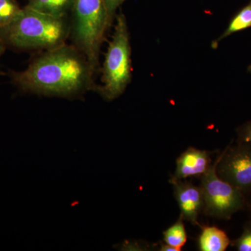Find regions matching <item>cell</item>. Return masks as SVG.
Segmentation results:
<instances>
[{
	"mask_svg": "<svg viewBox=\"0 0 251 251\" xmlns=\"http://www.w3.org/2000/svg\"><path fill=\"white\" fill-rule=\"evenodd\" d=\"M96 71L75 46L63 44L34 59L25 70L13 72L14 85L27 93L75 98L94 90Z\"/></svg>",
	"mask_w": 251,
	"mask_h": 251,
	"instance_id": "cell-1",
	"label": "cell"
},
{
	"mask_svg": "<svg viewBox=\"0 0 251 251\" xmlns=\"http://www.w3.org/2000/svg\"><path fill=\"white\" fill-rule=\"evenodd\" d=\"M70 34L67 17H55L25 6L12 22L0 27L6 46L19 49L49 50L66 44Z\"/></svg>",
	"mask_w": 251,
	"mask_h": 251,
	"instance_id": "cell-2",
	"label": "cell"
},
{
	"mask_svg": "<svg viewBox=\"0 0 251 251\" xmlns=\"http://www.w3.org/2000/svg\"><path fill=\"white\" fill-rule=\"evenodd\" d=\"M131 49L129 31L124 14L117 16L112 40L102 69L101 85L95 90L105 100L112 101L125 92L131 80Z\"/></svg>",
	"mask_w": 251,
	"mask_h": 251,
	"instance_id": "cell-3",
	"label": "cell"
},
{
	"mask_svg": "<svg viewBox=\"0 0 251 251\" xmlns=\"http://www.w3.org/2000/svg\"><path fill=\"white\" fill-rule=\"evenodd\" d=\"M72 12L70 33L74 46L97 71L100 47L109 28L104 0H74Z\"/></svg>",
	"mask_w": 251,
	"mask_h": 251,
	"instance_id": "cell-4",
	"label": "cell"
},
{
	"mask_svg": "<svg viewBox=\"0 0 251 251\" xmlns=\"http://www.w3.org/2000/svg\"><path fill=\"white\" fill-rule=\"evenodd\" d=\"M219 156L201 176L204 213L216 219L229 220L245 205L244 194L221 179L216 172Z\"/></svg>",
	"mask_w": 251,
	"mask_h": 251,
	"instance_id": "cell-5",
	"label": "cell"
},
{
	"mask_svg": "<svg viewBox=\"0 0 251 251\" xmlns=\"http://www.w3.org/2000/svg\"><path fill=\"white\" fill-rule=\"evenodd\" d=\"M216 172L221 179L240 190L251 192V145L238 142L219 155Z\"/></svg>",
	"mask_w": 251,
	"mask_h": 251,
	"instance_id": "cell-6",
	"label": "cell"
},
{
	"mask_svg": "<svg viewBox=\"0 0 251 251\" xmlns=\"http://www.w3.org/2000/svg\"><path fill=\"white\" fill-rule=\"evenodd\" d=\"M174 196L178 203L183 220L198 225V216L204 209V199L201 187L188 181H173Z\"/></svg>",
	"mask_w": 251,
	"mask_h": 251,
	"instance_id": "cell-7",
	"label": "cell"
},
{
	"mask_svg": "<svg viewBox=\"0 0 251 251\" xmlns=\"http://www.w3.org/2000/svg\"><path fill=\"white\" fill-rule=\"evenodd\" d=\"M210 153L189 148L176 159V170L170 182L193 176H202L211 166Z\"/></svg>",
	"mask_w": 251,
	"mask_h": 251,
	"instance_id": "cell-8",
	"label": "cell"
},
{
	"mask_svg": "<svg viewBox=\"0 0 251 251\" xmlns=\"http://www.w3.org/2000/svg\"><path fill=\"white\" fill-rule=\"evenodd\" d=\"M230 244L226 232L215 226L202 227L198 238V248L201 251H225Z\"/></svg>",
	"mask_w": 251,
	"mask_h": 251,
	"instance_id": "cell-9",
	"label": "cell"
},
{
	"mask_svg": "<svg viewBox=\"0 0 251 251\" xmlns=\"http://www.w3.org/2000/svg\"><path fill=\"white\" fill-rule=\"evenodd\" d=\"M74 0H28V7L55 17H67Z\"/></svg>",
	"mask_w": 251,
	"mask_h": 251,
	"instance_id": "cell-10",
	"label": "cell"
},
{
	"mask_svg": "<svg viewBox=\"0 0 251 251\" xmlns=\"http://www.w3.org/2000/svg\"><path fill=\"white\" fill-rule=\"evenodd\" d=\"M251 27V0L250 2L244 6L239 12L232 18L229 22L228 26L226 28L224 32L221 36L214 41L212 47H215L219 44L220 41L226 39L227 36L232 35L234 33L244 30Z\"/></svg>",
	"mask_w": 251,
	"mask_h": 251,
	"instance_id": "cell-11",
	"label": "cell"
},
{
	"mask_svg": "<svg viewBox=\"0 0 251 251\" xmlns=\"http://www.w3.org/2000/svg\"><path fill=\"white\" fill-rule=\"evenodd\" d=\"M183 221L184 220L180 216L176 223L163 232L164 242L179 251L187 242V234Z\"/></svg>",
	"mask_w": 251,
	"mask_h": 251,
	"instance_id": "cell-12",
	"label": "cell"
},
{
	"mask_svg": "<svg viewBox=\"0 0 251 251\" xmlns=\"http://www.w3.org/2000/svg\"><path fill=\"white\" fill-rule=\"evenodd\" d=\"M21 9L15 0H0V27L12 22Z\"/></svg>",
	"mask_w": 251,
	"mask_h": 251,
	"instance_id": "cell-13",
	"label": "cell"
},
{
	"mask_svg": "<svg viewBox=\"0 0 251 251\" xmlns=\"http://www.w3.org/2000/svg\"><path fill=\"white\" fill-rule=\"evenodd\" d=\"M231 244L238 251H251V221L244 225L242 235Z\"/></svg>",
	"mask_w": 251,
	"mask_h": 251,
	"instance_id": "cell-14",
	"label": "cell"
},
{
	"mask_svg": "<svg viewBox=\"0 0 251 251\" xmlns=\"http://www.w3.org/2000/svg\"><path fill=\"white\" fill-rule=\"evenodd\" d=\"M126 0H104L107 17H108V27H110L114 22L117 9Z\"/></svg>",
	"mask_w": 251,
	"mask_h": 251,
	"instance_id": "cell-15",
	"label": "cell"
},
{
	"mask_svg": "<svg viewBox=\"0 0 251 251\" xmlns=\"http://www.w3.org/2000/svg\"><path fill=\"white\" fill-rule=\"evenodd\" d=\"M238 142L251 145V120L241 126L237 129Z\"/></svg>",
	"mask_w": 251,
	"mask_h": 251,
	"instance_id": "cell-16",
	"label": "cell"
},
{
	"mask_svg": "<svg viewBox=\"0 0 251 251\" xmlns=\"http://www.w3.org/2000/svg\"><path fill=\"white\" fill-rule=\"evenodd\" d=\"M159 249V251H179L176 248L171 247V246L168 245L165 242L161 244Z\"/></svg>",
	"mask_w": 251,
	"mask_h": 251,
	"instance_id": "cell-17",
	"label": "cell"
},
{
	"mask_svg": "<svg viewBox=\"0 0 251 251\" xmlns=\"http://www.w3.org/2000/svg\"><path fill=\"white\" fill-rule=\"evenodd\" d=\"M6 44H4V41L0 39V57L4 53L5 49H6Z\"/></svg>",
	"mask_w": 251,
	"mask_h": 251,
	"instance_id": "cell-18",
	"label": "cell"
},
{
	"mask_svg": "<svg viewBox=\"0 0 251 251\" xmlns=\"http://www.w3.org/2000/svg\"><path fill=\"white\" fill-rule=\"evenodd\" d=\"M249 210H250L251 212V198L250 199V201H249Z\"/></svg>",
	"mask_w": 251,
	"mask_h": 251,
	"instance_id": "cell-19",
	"label": "cell"
},
{
	"mask_svg": "<svg viewBox=\"0 0 251 251\" xmlns=\"http://www.w3.org/2000/svg\"><path fill=\"white\" fill-rule=\"evenodd\" d=\"M248 72H249V73H250V74H251V64L250 66H249V67H248Z\"/></svg>",
	"mask_w": 251,
	"mask_h": 251,
	"instance_id": "cell-20",
	"label": "cell"
}]
</instances>
